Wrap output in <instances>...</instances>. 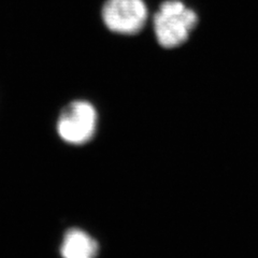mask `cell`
I'll return each instance as SVG.
<instances>
[{"mask_svg":"<svg viewBox=\"0 0 258 258\" xmlns=\"http://www.w3.org/2000/svg\"><path fill=\"white\" fill-rule=\"evenodd\" d=\"M197 23V13L181 0H166L154 15L157 42L166 48L180 46L187 41Z\"/></svg>","mask_w":258,"mask_h":258,"instance_id":"obj_1","label":"cell"},{"mask_svg":"<svg viewBox=\"0 0 258 258\" xmlns=\"http://www.w3.org/2000/svg\"><path fill=\"white\" fill-rule=\"evenodd\" d=\"M97 120V111L93 104L84 100H77L62 109L56 129L64 142L82 145L94 137Z\"/></svg>","mask_w":258,"mask_h":258,"instance_id":"obj_2","label":"cell"},{"mask_svg":"<svg viewBox=\"0 0 258 258\" xmlns=\"http://www.w3.org/2000/svg\"><path fill=\"white\" fill-rule=\"evenodd\" d=\"M99 246L87 232L74 228L64 233L60 246L62 258H96Z\"/></svg>","mask_w":258,"mask_h":258,"instance_id":"obj_4","label":"cell"},{"mask_svg":"<svg viewBox=\"0 0 258 258\" xmlns=\"http://www.w3.org/2000/svg\"><path fill=\"white\" fill-rule=\"evenodd\" d=\"M147 19L148 8L143 0H106L102 8L104 25L115 34H138Z\"/></svg>","mask_w":258,"mask_h":258,"instance_id":"obj_3","label":"cell"}]
</instances>
